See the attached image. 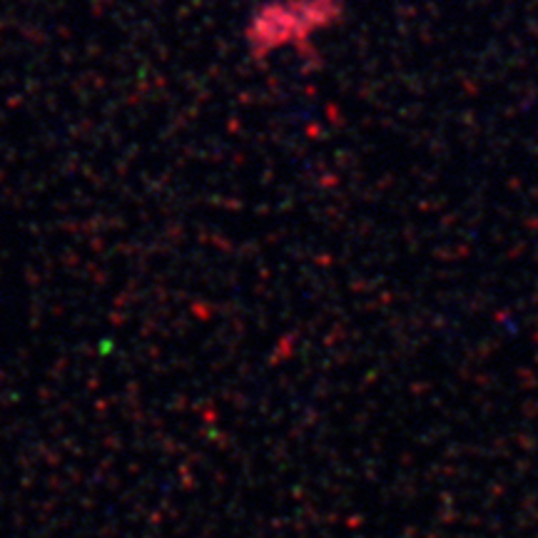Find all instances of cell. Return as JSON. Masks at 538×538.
<instances>
[{"instance_id": "cell-1", "label": "cell", "mask_w": 538, "mask_h": 538, "mask_svg": "<svg viewBox=\"0 0 538 538\" xmlns=\"http://www.w3.org/2000/svg\"><path fill=\"white\" fill-rule=\"evenodd\" d=\"M341 15V0H277L262 5L247 30L249 48L257 58H264L282 48H297Z\"/></svg>"}]
</instances>
